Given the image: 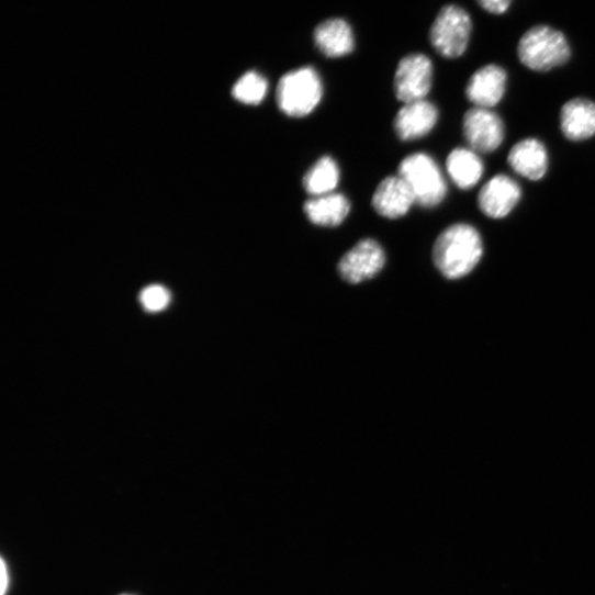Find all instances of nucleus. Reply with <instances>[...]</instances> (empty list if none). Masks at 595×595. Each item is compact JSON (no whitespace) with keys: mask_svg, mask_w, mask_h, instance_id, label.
<instances>
[{"mask_svg":"<svg viewBox=\"0 0 595 595\" xmlns=\"http://www.w3.org/2000/svg\"><path fill=\"white\" fill-rule=\"evenodd\" d=\"M482 255V237L474 226L467 223L447 227L436 239L433 250L437 269L448 279L469 274Z\"/></svg>","mask_w":595,"mask_h":595,"instance_id":"1","label":"nucleus"},{"mask_svg":"<svg viewBox=\"0 0 595 595\" xmlns=\"http://www.w3.org/2000/svg\"><path fill=\"white\" fill-rule=\"evenodd\" d=\"M323 97V80L313 67H304L285 74L279 80L276 90L279 110L293 119L312 114L321 104Z\"/></svg>","mask_w":595,"mask_h":595,"instance_id":"2","label":"nucleus"},{"mask_svg":"<svg viewBox=\"0 0 595 595\" xmlns=\"http://www.w3.org/2000/svg\"><path fill=\"white\" fill-rule=\"evenodd\" d=\"M520 63L536 72H547L566 64L571 49L565 36L549 26H535L520 38L517 47Z\"/></svg>","mask_w":595,"mask_h":595,"instance_id":"3","label":"nucleus"},{"mask_svg":"<svg viewBox=\"0 0 595 595\" xmlns=\"http://www.w3.org/2000/svg\"><path fill=\"white\" fill-rule=\"evenodd\" d=\"M409 187L416 204L431 209L441 204L448 192L438 164L424 153L406 157L398 167V175Z\"/></svg>","mask_w":595,"mask_h":595,"instance_id":"4","label":"nucleus"},{"mask_svg":"<svg viewBox=\"0 0 595 595\" xmlns=\"http://www.w3.org/2000/svg\"><path fill=\"white\" fill-rule=\"evenodd\" d=\"M472 20L462 8L445 7L430 30V44L446 59H457L468 49Z\"/></svg>","mask_w":595,"mask_h":595,"instance_id":"5","label":"nucleus"},{"mask_svg":"<svg viewBox=\"0 0 595 595\" xmlns=\"http://www.w3.org/2000/svg\"><path fill=\"white\" fill-rule=\"evenodd\" d=\"M434 65L423 54L404 57L396 70L394 91L404 104L426 100L433 87Z\"/></svg>","mask_w":595,"mask_h":595,"instance_id":"6","label":"nucleus"},{"mask_svg":"<svg viewBox=\"0 0 595 595\" xmlns=\"http://www.w3.org/2000/svg\"><path fill=\"white\" fill-rule=\"evenodd\" d=\"M463 135L470 149L491 154L502 145L505 127L502 119L493 111L473 108L463 117Z\"/></svg>","mask_w":595,"mask_h":595,"instance_id":"7","label":"nucleus"},{"mask_svg":"<svg viewBox=\"0 0 595 595\" xmlns=\"http://www.w3.org/2000/svg\"><path fill=\"white\" fill-rule=\"evenodd\" d=\"M385 262L386 255L381 244L367 238L341 258L338 270L345 281L358 284L378 276Z\"/></svg>","mask_w":595,"mask_h":595,"instance_id":"8","label":"nucleus"},{"mask_svg":"<svg viewBox=\"0 0 595 595\" xmlns=\"http://www.w3.org/2000/svg\"><path fill=\"white\" fill-rule=\"evenodd\" d=\"M519 184L505 175H497L481 189L478 204L483 214L491 218L506 217L519 203Z\"/></svg>","mask_w":595,"mask_h":595,"instance_id":"9","label":"nucleus"},{"mask_svg":"<svg viewBox=\"0 0 595 595\" xmlns=\"http://www.w3.org/2000/svg\"><path fill=\"white\" fill-rule=\"evenodd\" d=\"M506 85V71L499 66L489 65L470 78L465 96L474 108L491 110L503 100Z\"/></svg>","mask_w":595,"mask_h":595,"instance_id":"10","label":"nucleus"},{"mask_svg":"<svg viewBox=\"0 0 595 595\" xmlns=\"http://www.w3.org/2000/svg\"><path fill=\"white\" fill-rule=\"evenodd\" d=\"M439 120L435 104L427 100L405 104L394 121V128L403 142H412L430 134Z\"/></svg>","mask_w":595,"mask_h":595,"instance_id":"11","label":"nucleus"},{"mask_svg":"<svg viewBox=\"0 0 595 595\" xmlns=\"http://www.w3.org/2000/svg\"><path fill=\"white\" fill-rule=\"evenodd\" d=\"M414 204H416L415 198L400 176L385 178L377 188L372 199L377 213L390 220L405 216Z\"/></svg>","mask_w":595,"mask_h":595,"instance_id":"12","label":"nucleus"},{"mask_svg":"<svg viewBox=\"0 0 595 595\" xmlns=\"http://www.w3.org/2000/svg\"><path fill=\"white\" fill-rule=\"evenodd\" d=\"M560 128L571 142H583L595 135V103L587 99H573L560 112Z\"/></svg>","mask_w":595,"mask_h":595,"instance_id":"13","label":"nucleus"},{"mask_svg":"<svg viewBox=\"0 0 595 595\" xmlns=\"http://www.w3.org/2000/svg\"><path fill=\"white\" fill-rule=\"evenodd\" d=\"M509 167L521 177L538 181L548 170V153L545 145L535 138L517 143L509 151Z\"/></svg>","mask_w":595,"mask_h":595,"instance_id":"14","label":"nucleus"},{"mask_svg":"<svg viewBox=\"0 0 595 595\" xmlns=\"http://www.w3.org/2000/svg\"><path fill=\"white\" fill-rule=\"evenodd\" d=\"M314 41L319 52L328 58L346 57L356 48L352 27L343 19H332L318 25Z\"/></svg>","mask_w":595,"mask_h":595,"instance_id":"15","label":"nucleus"},{"mask_svg":"<svg viewBox=\"0 0 595 595\" xmlns=\"http://www.w3.org/2000/svg\"><path fill=\"white\" fill-rule=\"evenodd\" d=\"M304 211L313 224L336 227L349 216L351 203L341 193H330L310 199L304 205Z\"/></svg>","mask_w":595,"mask_h":595,"instance_id":"16","label":"nucleus"},{"mask_svg":"<svg viewBox=\"0 0 595 595\" xmlns=\"http://www.w3.org/2000/svg\"><path fill=\"white\" fill-rule=\"evenodd\" d=\"M452 182L462 190L474 188L481 180L484 166L478 153L468 148L452 150L446 161Z\"/></svg>","mask_w":595,"mask_h":595,"instance_id":"17","label":"nucleus"},{"mask_svg":"<svg viewBox=\"0 0 595 595\" xmlns=\"http://www.w3.org/2000/svg\"><path fill=\"white\" fill-rule=\"evenodd\" d=\"M340 182V168L337 161L325 156L305 175L303 186L312 198L334 193Z\"/></svg>","mask_w":595,"mask_h":595,"instance_id":"18","label":"nucleus"},{"mask_svg":"<svg viewBox=\"0 0 595 595\" xmlns=\"http://www.w3.org/2000/svg\"><path fill=\"white\" fill-rule=\"evenodd\" d=\"M268 81L256 71L245 74L234 86L232 94L240 103L258 105L266 98Z\"/></svg>","mask_w":595,"mask_h":595,"instance_id":"19","label":"nucleus"},{"mask_svg":"<svg viewBox=\"0 0 595 595\" xmlns=\"http://www.w3.org/2000/svg\"><path fill=\"white\" fill-rule=\"evenodd\" d=\"M141 300L148 312L157 313L167 307L170 295L168 290L164 287L150 285L143 290Z\"/></svg>","mask_w":595,"mask_h":595,"instance_id":"20","label":"nucleus"},{"mask_svg":"<svg viewBox=\"0 0 595 595\" xmlns=\"http://www.w3.org/2000/svg\"><path fill=\"white\" fill-rule=\"evenodd\" d=\"M479 5L490 14L502 15L507 12L512 0H476Z\"/></svg>","mask_w":595,"mask_h":595,"instance_id":"21","label":"nucleus"},{"mask_svg":"<svg viewBox=\"0 0 595 595\" xmlns=\"http://www.w3.org/2000/svg\"><path fill=\"white\" fill-rule=\"evenodd\" d=\"M9 586V572L4 559H2V569H0V595H5Z\"/></svg>","mask_w":595,"mask_h":595,"instance_id":"22","label":"nucleus"}]
</instances>
